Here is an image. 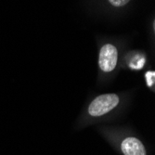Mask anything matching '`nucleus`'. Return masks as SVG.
<instances>
[{"mask_svg": "<svg viewBox=\"0 0 155 155\" xmlns=\"http://www.w3.org/2000/svg\"><path fill=\"white\" fill-rule=\"evenodd\" d=\"M120 101L116 94H103L97 97L88 107V114L91 116H102L114 110Z\"/></svg>", "mask_w": 155, "mask_h": 155, "instance_id": "1", "label": "nucleus"}, {"mask_svg": "<svg viewBox=\"0 0 155 155\" xmlns=\"http://www.w3.org/2000/svg\"><path fill=\"white\" fill-rule=\"evenodd\" d=\"M118 62V50L112 44H105L100 51L98 66L105 73L112 72Z\"/></svg>", "mask_w": 155, "mask_h": 155, "instance_id": "2", "label": "nucleus"}, {"mask_svg": "<svg viewBox=\"0 0 155 155\" xmlns=\"http://www.w3.org/2000/svg\"><path fill=\"white\" fill-rule=\"evenodd\" d=\"M121 149L124 155H147L143 143L133 137L124 138L121 144Z\"/></svg>", "mask_w": 155, "mask_h": 155, "instance_id": "3", "label": "nucleus"}, {"mask_svg": "<svg viewBox=\"0 0 155 155\" xmlns=\"http://www.w3.org/2000/svg\"><path fill=\"white\" fill-rule=\"evenodd\" d=\"M147 86L149 87H153L155 83V72L154 71H148L145 74Z\"/></svg>", "mask_w": 155, "mask_h": 155, "instance_id": "4", "label": "nucleus"}, {"mask_svg": "<svg viewBox=\"0 0 155 155\" xmlns=\"http://www.w3.org/2000/svg\"><path fill=\"white\" fill-rule=\"evenodd\" d=\"M108 1L111 6H114L115 8H121L127 5L131 0H108Z\"/></svg>", "mask_w": 155, "mask_h": 155, "instance_id": "5", "label": "nucleus"}]
</instances>
